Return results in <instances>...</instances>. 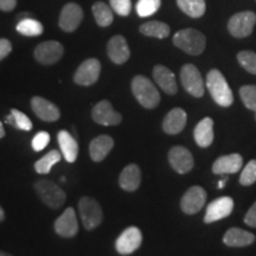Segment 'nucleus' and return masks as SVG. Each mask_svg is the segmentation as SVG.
Wrapping results in <instances>:
<instances>
[{
  "mask_svg": "<svg viewBox=\"0 0 256 256\" xmlns=\"http://www.w3.org/2000/svg\"><path fill=\"white\" fill-rule=\"evenodd\" d=\"M234 209V200L230 197H220L212 200L206 208L204 222L212 223L228 217Z\"/></svg>",
  "mask_w": 256,
  "mask_h": 256,
  "instance_id": "14",
  "label": "nucleus"
},
{
  "mask_svg": "<svg viewBox=\"0 0 256 256\" xmlns=\"http://www.w3.org/2000/svg\"><path fill=\"white\" fill-rule=\"evenodd\" d=\"M92 14L98 26L107 28L113 23V10L104 2H98L92 5Z\"/></svg>",
  "mask_w": 256,
  "mask_h": 256,
  "instance_id": "29",
  "label": "nucleus"
},
{
  "mask_svg": "<svg viewBox=\"0 0 256 256\" xmlns=\"http://www.w3.org/2000/svg\"><path fill=\"white\" fill-rule=\"evenodd\" d=\"M180 81L185 90L194 98L204 95V81L200 70L194 64H185L180 70Z\"/></svg>",
  "mask_w": 256,
  "mask_h": 256,
  "instance_id": "7",
  "label": "nucleus"
},
{
  "mask_svg": "<svg viewBox=\"0 0 256 256\" xmlns=\"http://www.w3.org/2000/svg\"><path fill=\"white\" fill-rule=\"evenodd\" d=\"M55 232L62 238H74L78 232L76 212L72 208H68L55 222Z\"/></svg>",
  "mask_w": 256,
  "mask_h": 256,
  "instance_id": "15",
  "label": "nucleus"
},
{
  "mask_svg": "<svg viewBox=\"0 0 256 256\" xmlns=\"http://www.w3.org/2000/svg\"><path fill=\"white\" fill-rule=\"evenodd\" d=\"M179 8L191 18H200L206 14V0H177Z\"/></svg>",
  "mask_w": 256,
  "mask_h": 256,
  "instance_id": "28",
  "label": "nucleus"
},
{
  "mask_svg": "<svg viewBox=\"0 0 256 256\" xmlns=\"http://www.w3.org/2000/svg\"><path fill=\"white\" fill-rule=\"evenodd\" d=\"M256 182V160H250L246 168H243L241 176H240V183L243 186H249Z\"/></svg>",
  "mask_w": 256,
  "mask_h": 256,
  "instance_id": "35",
  "label": "nucleus"
},
{
  "mask_svg": "<svg viewBox=\"0 0 256 256\" xmlns=\"http://www.w3.org/2000/svg\"><path fill=\"white\" fill-rule=\"evenodd\" d=\"M226 179H222V180H220V183H218V188H223L224 184H226Z\"/></svg>",
  "mask_w": 256,
  "mask_h": 256,
  "instance_id": "44",
  "label": "nucleus"
},
{
  "mask_svg": "<svg viewBox=\"0 0 256 256\" xmlns=\"http://www.w3.org/2000/svg\"><path fill=\"white\" fill-rule=\"evenodd\" d=\"M153 78L162 90L168 95H174L178 92L174 74L164 66H156L153 69Z\"/></svg>",
  "mask_w": 256,
  "mask_h": 256,
  "instance_id": "20",
  "label": "nucleus"
},
{
  "mask_svg": "<svg viewBox=\"0 0 256 256\" xmlns=\"http://www.w3.org/2000/svg\"><path fill=\"white\" fill-rule=\"evenodd\" d=\"M4 136H5V130H4V126H2V121H0V139Z\"/></svg>",
  "mask_w": 256,
  "mask_h": 256,
  "instance_id": "42",
  "label": "nucleus"
},
{
  "mask_svg": "<svg viewBox=\"0 0 256 256\" xmlns=\"http://www.w3.org/2000/svg\"><path fill=\"white\" fill-rule=\"evenodd\" d=\"M162 0H139L136 2V14L140 17H150L160 8Z\"/></svg>",
  "mask_w": 256,
  "mask_h": 256,
  "instance_id": "32",
  "label": "nucleus"
},
{
  "mask_svg": "<svg viewBox=\"0 0 256 256\" xmlns=\"http://www.w3.org/2000/svg\"><path fill=\"white\" fill-rule=\"evenodd\" d=\"M206 202V192L200 186H192L182 197L180 208L186 215H194L203 209Z\"/></svg>",
  "mask_w": 256,
  "mask_h": 256,
  "instance_id": "8",
  "label": "nucleus"
},
{
  "mask_svg": "<svg viewBox=\"0 0 256 256\" xmlns=\"http://www.w3.org/2000/svg\"><path fill=\"white\" fill-rule=\"evenodd\" d=\"M194 142L200 147H209L214 142V121L210 118H204L200 121L194 130Z\"/></svg>",
  "mask_w": 256,
  "mask_h": 256,
  "instance_id": "25",
  "label": "nucleus"
},
{
  "mask_svg": "<svg viewBox=\"0 0 256 256\" xmlns=\"http://www.w3.org/2000/svg\"><path fill=\"white\" fill-rule=\"evenodd\" d=\"M255 119H256V113H255Z\"/></svg>",
  "mask_w": 256,
  "mask_h": 256,
  "instance_id": "46",
  "label": "nucleus"
},
{
  "mask_svg": "<svg viewBox=\"0 0 256 256\" xmlns=\"http://www.w3.org/2000/svg\"><path fill=\"white\" fill-rule=\"evenodd\" d=\"M34 190L40 200L52 209H58L66 202V194L58 185L51 180L40 179L34 184Z\"/></svg>",
  "mask_w": 256,
  "mask_h": 256,
  "instance_id": "4",
  "label": "nucleus"
},
{
  "mask_svg": "<svg viewBox=\"0 0 256 256\" xmlns=\"http://www.w3.org/2000/svg\"><path fill=\"white\" fill-rule=\"evenodd\" d=\"M0 256H12V255H10V254H8V252H0Z\"/></svg>",
  "mask_w": 256,
  "mask_h": 256,
  "instance_id": "45",
  "label": "nucleus"
},
{
  "mask_svg": "<svg viewBox=\"0 0 256 256\" xmlns=\"http://www.w3.org/2000/svg\"><path fill=\"white\" fill-rule=\"evenodd\" d=\"M174 44L188 55L197 56L206 49V38L200 31L194 28H184L174 34Z\"/></svg>",
  "mask_w": 256,
  "mask_h": 256,
  "instance_id": "2",
  "label": "nucleus"
},
{
  "mask_svg": "<svg viewBox=\"0 0 256 256\" xmlns=\"http://www.w3.org/2000/svg\"><path fill=\"white\" fill-rule=\"evenodd\" d=\"M132 92L138 102L147 110H153L160 104L158 89L145 76L138 75L132 80Z\"/></svg>",
  "mask_w": 256,
  "mask_h": 256,
  "instance_id": "3",
  "label": "nucleus"
},
{
  "mask_svg": "<svg viewBox=\"0 0 256 256\" xmlns=\"http://www.w3.org/2000/svg\"><path fill=\"white\" fill-rule=\"evenodd\" d=\"M101 72V64L98 60L89 58L86 60L81 66L76 70L75 75H74V81L78 83V86H88L94 84L98 80Z\"/></svg>",
  "mask_w": 256,
  "mask_h": 256,
  "instance_id": "10",
  "label": "nucleus"
},
{
  "mask_svg": "<svg viewBox=\"0 0 256 256\" xmlns=\"http://www.w3.org/2000/svg\"><path fill=\"white\" fill-rule=\"evenodd\" d=\"M58 145L60 147V152L68 162H74L78 154V142L74 139V136L66 130H60L58 133Z\"/></svg>",
  "mask_w": 256,
  "mask_h": 256,
  "instance_id": "26",
  "label": "nucleus"
},
{
  "mask_svg": "<svg viewBox=\"0 0 256 256\" xmlns=\"http://www.w3.org/2000/svg\"><path fill=\"white\" fill-rule=\"evenodd\" d=\"M186 121L188 115L185 110L182 108H174L171 112H168L162 121V130L170 136H174L184 130Z\"/></svg>",
  "mask_w": 256,
  "mask_h": 256,
  "instance_id": "21",
  "label": "nucleus"
},
{
  "mask_svg": "<svg viewBox=\"0 0 256 256\" xmlns=\"http://www.w3.org/2000/svg\"><path fill=\"white\" fill-rule=\"evenodd\" d=\"M83 11L78 4H66L60 16V28L66 32H74L81 24Z\"/></svg>",
  "mask_w": 256,
  "mask_h": 256,
  "instance_id": "16",
  "label": "nucleus"
},
{
  "mask_svg": "<svg viewBox=\"0 0 256 256\" xmlns=\"http://www.w3.org/2000/svg\"><path fill=\"white\" fill-rule=\"evenodd\" d=\"M114 146V140L110 136H98L92 140L90 145H89V153H90V158L95 162H100L104 160L108 153L112 151Z\"/></svg>",
  "mask_w": 256,
  "mask_h": 256,
  "instance_id": "24",
  "label": "nucleus"
},
{
  "mask_svg": "<svg viewBox=\"0 0 256 256\" xmlns=\"http://www.w3.org/2000/svg\"><path fill=\"white\" fill-rule=\"evenodd\" d=\"M64 54V48L56 40H48L40 43L34 49V58L42 64L50 66L62 58Z\"/></svg>",
  "mask_w": 256,
  "mask_h": 256,
  "instance_id": "12",
  "label": "nucleus"
},
{
  "mask_svg": "<svg viewBox=\"0 0 256 256\" xmlns=\"http://www.w3.org/2000/svg\"><path fill=\"white\" fill-rule=\"evenodd\" d=\"M142 242V232L136 226H130L118 238L116 242H115V248L121 255H130L136 249H139Z\"/></svg>",
  "mask_w": 256,
  "mask_h": 256,
  "instance_id": "9",
  "label": "nucleus"
},
{
  "mask_svg": "<svg viewBox=\"0 0 256 256\" xmlns=\"http://www.w3.org/2000/svg\"><path fill=\"white\" fill-rule=\"evenodd\" d=\"M31 107L34 113L40 118V120L46 122H54L57 121L60 116V112L56 104L52 102L46 100L40 96H34L31 100Z\"/></svg>",
  "mask_w": 256,
  "mask_h": 256,
  "instance_id": "17",
  "label": "nucleus"
},
{
  "mask_svg": "<svg viewBox=\"0 0 256 256\" xmlns=\"http://www.w3.org/2000/svg\"><path fill=\"white\" fill-rule=\"evenodd\" d=\"M108 57L115 64H124L130 56V50L124 36H114L110 38L107 46Z\"/></svg>",
  "mask_w": 256,
  "mask_h": 256,
  "instance_id": "19",
  "label": "nucleus"
},
{
  "mask_svg": "<svg viewBox=\"0 0 256 256\" xmlns=\"http://www.w3.org/2000/svg\"><path fill=\"white\" fill-rule=\"evenodd\" d=\"M17 6V0H0V10L4 12H10Z\"/></svg>",
  "mask_w": 256,
  "mask_h": 256,
  "instance_id": "41",
  "label": "nucleus"
},
{
  "mask_svg": "<svg viewBox=\"0 0 256 256\" xmlns=\"http://www.w3.org/2000/svg\"><path fill=\"white\" fill-rule=\"evenodd\" d=\"M17 31L26 37L40 36L43 34L44 28L42 23L32 18H24L17 24Z\"/></svg>",
  "mask_w": 256,
  "mask_h": 256,
  "instance_id": "30",
  "label": "nucleus"
},
{
  "mask_svg": "<svg viewBox=\"0 0 256 256\" xmlns=\"http://www.w3.org/2000/svg\"><path fill=\"white\" fill-rule=\"evenodd\" d=\"M244 223L252 228H256V202L248 210L247 215L244 217Z\"/></svg>",
  "mask_w": 256,
  "mask_h": 256,
  "instance_id": "39",
  "label": "nucleus"
},
{
  "mask_svg": "<svg viewBox=\"0 0 256 256\" xmlns=\"http://www.w3.org/2000/svg\"><path fill=\"white\" fill-rule=\"evenodd\" d=\"M256 24V14L252 11L238 12L229 19L228 30L232 37L244 38L250 36Z\"/></svg>",
  "mask_w": 256,
  "mask_h": 256,
  "instance_id": "6",
  "label": "nucleus"
},
{
  "mask_svg": "<svg viewBox=\"0 0 256 256\" xmlns=\"http://www.w3.org/2000/svg\"><path fill=\"white\" fill-rule=\"evenodd\" d=\"M50 142V136L46 132H40L34 136L32 139V148L36 152L43 151L44 148L48 146V144Z\"/></svg>",
  "mask_w": 256,
  "mask_h": 256,
  "instance_id": "38",
  "label": "nucleus"
},
{
  "mask_svg": "<svg viewBox=\"0 0 256 256\" xmlns=\"http://www.w3.org/2000/svg\"><path fill=\"white\" fill-rule=\"evenodd\" d=\"M206 87L211 96H212L214 101L220 107H229V106L232 104V92L220 70L212 69L208 72Z\"/></svg>",
  "mask_w": 256,
  "mask_h": 256,
  "instance_id": "1",
  "label": "nucleus"
},
{
  "mask_svg": "<svg viewBox=\"0 0 256 256\" xmlns=\"http://www.w3.org/2000/svg\"><path fill=\"white\" fill-rule=\"evenodd\" d=\"M12 116H14V126L19 128L22 130H32V122L28 119V115L22 113L18 110H11Z\"/></svg>",
  "mask_w": 256,
  "mask_h": 256,
  "instance_id": "36",
  "label": "nucleus"
},
{
  "mask_svg": "<svg viewBox=\"0 0 256 256\" xmlns=\"http://www.w3.org/2000/svg\"><path fill=\"white\" fill-rule=\"evenodd\" d=\"M4 220H5V212L4 210H2V208L0 206V222H2Z\"/></svg>",
  "mask_w": 256,
  "mask_h": 256,
  "instance_id": "43",
  "label": "nucleus"
},
{
  "mask_svg": "<svg viewBox=\"0 0 256 256\" xmlns=\"http://www.w3.org/2000/svg\"><path fill=\"white\" fill-rule=\"evenodd\" d=\"M170 31H171V28L168 24L156 20L147 22V23L140 26V32L142 34H145L147 37L159 38V40H164V38L168 37Z\"/></svg>",
  "mask_w": 256,
  "mask_h": 256,
  "instance_id": "27",
  "label": "nucleus"
},
{
  "mask_svg": "<svg viewBox=\"0 0 256 256\" xmlns=\"http://www.w3.org/2000/svg\"><path fill=\"white\" fill-rule=\"evenodd\" d=\"M255 235L240 228H230L223 236L224 244L232 248L248 247L255 242Z\"/></svg>",
  "mask_w": 256,
  "mask_h": 256,
  "instance_id": "22",
  "label": "nucleus"
},
{
  "mask_svg": "<svg viewBox=\"0 0 256 256\" xmlns=\"http://www.w3.org/2000/svg\"><path fill=\"white\" fill-rule=\"evenodd\" d=\"M60 160V153L56 150L50 151L48 154H46L43 158H40L38 162L34 164V170L37 171V174H49L50 170L52 168V166L57 164Z\"/></svg>",
  "mask_w": 256,
  "mask_h": 256,
  "instance_id": "31",
  "label": "nucleus"
},
{
  "mask_svg": "<svg viewBox=\"0 0 256 256\" xmlns=\"http://www.w3.org/2000/svg\"><path fill=\"white\" fill-rule=\"evenodd\" d=\"M11 50H12L11 42L5 40V38H2V40H0V60H4L5 57L11 52Z\"/></svg>",
  "mask_w": 256,
  "mask_h": 256,
  "instance_id": "40",
  "label": "nucleus"
},
{
  "mask_svg": "<svg viewBox=\"0 0 256 256\" xmlns=\"http://www.w3.org/2000/svg\"><path fill=\"white\" fill-rule=\"evenodd\" d=\"M238 60L243 69L256 75V54L252 51H241L238 55Z\"/></svg>",
  "mask_w": 256,
  "mask_h": 256,
  "instance_id": "34",
  "label": "nucleus"
},
{
  "mask_svg": "<svg viewBox=\"0 0 256 256\" xmlns=\"http://www.w3.org/2000/svg\"><path fill=\"white\" fill-rule=\"evenodd\" d=\"M142 183V171L139 166L136 164H130L124 168L119 177V184L124 191L132 192L138 190Z\"/></svg>",
  "mask_w": 256,
  "mask_h": 256,
  "instance_id": "23",
  "label": "nucleus"
},
{
  "mask_svg": "<svg viewBox=\"0 0 256 256\" xmlns=\"http://www.w3.org/2000/svg\"><path fill=\"white\" fill-rule=\"evenodd\" d=\"M78 211L83 226L87 230H94L102 222V210L100 204L94 198L83 197L78 202Z\"/></svg>",
  "mask_w": 256,
  "mask_h": 256,
  "instance_id": "5",
  "label": "nucleus"
},
{
  "mask_svg": "<svg viewBox=\"0 0 256 256\" xmlns=\"http://www.w3.org/2000/svg\"><path fill=\"white\" fill-rule=\"evenodd\" d=\"M92 118L96 124L102 126H115L122 121L120 113L113 110V106L110 101L104 100L95 104L92 110Z\"/></svg>",
  "mask_w": 256,
  "mask_h": 256,
  "instance_id": "13",
  "label": "nucleus"
},
{
  "mask_svg": "<svg viewBox=\"0 0 256 256\" xmlns=\"http://www.w3.org/2000/svg\"><path fill=\"white\" fill-rule=\"evenodd\" d=\"M168 162L171 168L179 174L190 172L194 165V160L191 152L183 146H174L170 150Z\"/></svg>",
  "mask_w": 256,
  "mask_h": 256,
  "instance_id": "11",
  "label": "nucleus"
},
{
  "mask_svg": "<svg viewBox=\"0 0 256 256\" xmlns=\"http://www.w3.org/2000/svg\"><path fill=\"white\" fill-rule=\"evenodd\" d=\"M240 96L246 107L256 113V86H243L240 89Z\"/></svg>",
  "mask_w": 256,
  "mask_h": 256,
  "instance_id": "33",
  "label": "nucleus"
},
{
  "mask_svg": "<svg viewBox=\"0 0 256 256\" xmlns=\"http://www.w3.org/2000/svg\"><path fill=\"white\" fill-rule=\"evenodd\" d=\"M112 10L122 17H127L132 10V2L130 0H110Z\"/></svg>",
  "mask_w": 256,
  "mask_h": 256,
  "instance_id": "37",
  "label": "nucleus"
},
{
  "mask_svg": "<svg viewBox=\"0 0 256 256\" xmlns=\"http://www.w3.org/2000/svg\"><path fill=\"white\" fill-rule=\"evenodd\" d=\"M243 158L238 153L220 156L212 164V172L216 174H238L242 168Z\"/></svg>",
  "mask_w": 256,
  "mask_h": 256,
  "instance_id": "18",
  "label": "nucleus"
}]
</instances>
